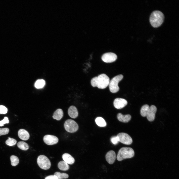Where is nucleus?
I'll use <instances>...</instances> for the list:
<instances>
[{"mask_svg": "<svg viewBox=\"0 0 179 179\" xmlns=\"http://www.w3.org/2000/svg\"><path fill=\"white\" fill-rule=\"evenodd\" d=\"M63 115V112L61 109H57L53 113L52 117L53 119L57 120H60Z\"/></svg>", "mask_w": 179, "mask_h": 179, "instance_id": "17", "label": "nucleus"}, {"mask_svg": "<svg viewBox=\"0 0 179 179\" xmlns=\"http://www.w3.org/2000/svg\"><path fill=\"white\" fill-rule=\"evenodd\" d=\"M8 123L9 120L8 118L5 117L2 120L0 121V126H3L4 124Z\"/></svg>", "mask_w": 179, "mask_h": 179, "instance_id": "29", "label": "nucleus"}, {"mask_svg": "<svg viewBox=\"0 0 179 179\" xmlns=\"http://www.w3.org/2000/svg\"><path fill=\"white\" fill-rule=\"evenodd\" d=\"M10 138V137H8V138Z\"/></svg>", "mask_w": 179, "mask_h": 179, "instance_id": "31", "label": "nucleus"}, {"mask_svg": "<svg viewBox=\"0 0 179 179\" xmlns=\"http://www.w3.org/2000/svg\"><path fill=\"white\" fill-rule=\"evenodd\" d=\"M134 155V152L132 148L124 147L119 149L116 158L118 161H121L126 159L132 158Z\"/></svg>", "mask_w": 179, "mask_h": 179, "instance_id": "3", "label": "nucleus"}, {"mask_svg": "<svg viewBox=\"0 0 179 179\" xmlns=\"http://www.w3.org/2000/svg\"><path fill=\"white\" fill-rule=\"evenodd\" d=\"M18 135L20 139L24 140H28L30 137V134L28 132L23 129H20L18 131Z\"/></svg>", "mask_w": 179, "mask_h": 179, "instance_id": "13", "label": "nucleus"}, {"mask_svg": "<svg viewBox=\"0 0 179 179\" xmlns=\"http://www.w3.org/2000/svg\"><path fill=\"white\" fill-rule=\"evenodd\" d=\"M117 58V56L115 53L111 52L105 53L101 57L102 60L107 63H111L115 61Z\"/></svg>", "mask_w": 179, "mask_h": 179, "instance_id": "8", "label": "nucleus"}, {"mask_svg": "<svg viewBox=\"0 0 179 179\" xmlns=\"http://www.w3.org/2000/svg\"><path fill=\"white\" fill-rule=\"evenodd\" d=\"M149 108V106L147 104H145L142 107L140 110V114L142 117H146Z\"/></svg>", "mask_w": 179, "mask_h": 179, "instance_id": "20", "label": "nucleus"}, {"mask_svg": "<svg viewBox=\"0 0 179 179\" xmlns=\"http://www.w3.org/2000/svg\"><path fill=\"white\" fill-rule=\"evenodd\" d=\"M95 122L97 125L100 127H105L106 125L105 120L101 117H97L95 119Z\"/></svg>", "mask_w": 179, "mask_h": 179, "instance_id": "19", "label": "nucleus"}, {"mask_svg": "<svg viewBox=\"0 0 179 179\" xmlns=\"http://www.w3.org/2000/svg\"><path fill=\"white\" fill-rule=\"evenodd\" d=\"M17 146L20 149L23 150H27L29 148L28 144L23 141L19 142L17 144Z\"/></svg>", "mask_w": 179, "mask_h": 179, "instance_id": "22", "label": "nucleus"}, {"mask_svg": "<svg viewBox=\"0 0 179 179\" xmlns=\"http://www.w3.org/2000/svg\"><path fill=\"white\" fill-rule=\"evenodd\" d=\"M164 18V15L162 12L159 10H155L153 11L150 15V22L154 27H158L162 24Z\"/></svg>", "mask_w": 179, "mask_h": 179, "instance_id": "2", "label": "nucleus"}, {"mask_svg": "<svg viewBox=\"0 0 179 179\" xmlns=\"http://www.w3.org/2000/svg\"><path fill=\"white\" fill-rule=\"evenodd\" d=\"M68 114L69 116L73 118H75L78 116V113L77 109L74 106H71L68 108Z\"/></svg>", "mask_w": 179, "mask_h": 179, "instance_id": "14", "label": "nucleus"}, {"mask_svg": "<svg viewBox=\"0 0 179 179\" xmlns=\"http://www.w3.org/2000/svg\"><path fill=\"white\" fill-rule=\"evenodd\" d=\"M45 179H57L56 177L54 175H51L46 177Z\"/></svg>", "mask_w": 179, "mask_h": 179, "instance_id": "30", "label": "nucleus"}, {"mask_svg": "<svg viewBox=\"0 0 179 179\" xmlns=\"http://www.w3.org/2000/svg\"><path fill=\"white\" fill-rule=\"evenodd\" d=\"M117 117L119 121L125 123L128 122L131 118V116L130 114L123 115L121 113H119L117 114Z\"/></svg>", "mask_w": 179, "mask_h": 179, "instance_id": "15", "label": "nucleus"}, {"mask_svg": "<svg viewBox=\"0 0 179 179\" xmlns=\"http://www.w3.org/2000/svg\"><path fill=\"white\" fill-rule=\"evenodd\" d=\"M111 141L113 144L114 145H116L118 144L119 142V139L117 136H113L111 137Z\"/></svg>", "mask_w": 179, "mask_h": 179, "instance_id": "27", "label": "nucleus"}, {"mask_svg": "<svg viewBox=\"0 0 179 179\" xmlns=\"http://www.w3.org/2000/svg\"><path fill=\"white\" fill-rule=\"evenodd\" d=\"M54 175L56 177L57 179H65L69 177V175L68 174L64 173H61L59 172H55Z\"/></svg>", "mask_w": 179, "mask_h": 179, "instance_id": "23", "label": "nucleus"}, {"mask_svg": "<svg viewBox=\"0 0 179 179\" xmlns=\"http://www.w3.org/2000/svg\"><path fill=\"white\" fill-rule=\"evenodd\" d=\"M117 136L119 139V141L125 144L129 145L133 142L131 137L128 134L124 133H119Z\"/></svg>", "mask_w": 179, "mask_h": 179, "instance_id": "7", "label": "nucleus"}, {"mask_svg": "<svg viewBox=\"0 0 179 179\" xmlns=\"http://www.w3.org/2000/svg\"><path fill=\"white\" fill-rule=\"evenodd\" d=\"M123 78L122 75H119L114 77L110 81L108 85L110 90L111 92L115 93L119 90V88L118 84Z\"/></svg>", "mask_w": 179, "mask_h": 179, "instance_id": "4", "label": "nucleus"}, {"mask_svg": "<svg viewBox=\"0 0 179 179\" xmlns=\"http://www.w3.org/2000/svg\"><path fill=\"white\" fill-rule=\"evenodd\" d=\"M45 84V82L43 79H38L36 82L34 86L35 88L37 89H41L44 86Z\"/></svg>", "mask_w": 179, "mask_h": 179, "instance_id": "21", "label": "nucleus"}, {"mask_svg": "<svg viewBox=\"0 0 179 179\" xmlns=\"http://www.w3.org/2000/svg\"><path fill=\"white\" fill-rule=\"evenodd\" d=\"M7 108L4 106L2 105H0V114H6L7 111Z\"/></svg>", "mask_w": 179, "mask_h": 179, "instance_id": "28", "label": "nucleus"}, {"mask_svg": "<svg viewBox=\"0 0 179 179\" xmlns=\"http://www.w3.org/2000/svg\"><path fill=\"white\" fill-rule=\"evenodd\" d=\"M17 141L13 138H8L5 141L6 144L8 145L12 146L15 145Z\"/></svg>", "mask_w": 179, "mask_h": 179, "instance_id": "25", "label": "nucleus"}, {"mask_svg": "<svg viewBox=\"0 0 179 179\" xmlns=\"http://www.w3.org/2000/svg\"><path fill=\"white\" fill-rule=\"evenodd\" d=\"M110 81V79L107 75L102 74L93 78L91 80V84L93 87H97L99 89H103L108 85Z\"/></svg>", "mask_w": 179, "mask_h": 179, "instance_id": "1", "label": "nucleus"}, {"mask_svg": "<svg viewBox=\"0 0 179 179\" xmlns=\"http://www.w3.org/2000/svg\"><path fill=\"white\" fill-rule=\"evenodd\" d=\"M43 140L46 144L51 145L57 143L58 141V139L55 136L47 134L44 136Z\"/></svg>", "mask_w": 179, "mask_h": 179, "instance_id": "9", "label": "nucleus"}, {"mask_svg": "<svg viewBox=\"0 0 179 179\" xmlns=\"http://www.w3.org/2000/svg\"><path fill=\"white\" fill-rule=\"evenodd\" d=\"M37 161L39 166L43 169L48 170L50 167V162L49 159L45 155L39 156L37 158Z\"/></svg>", "mask_w": 179, "mask_h": 179, "instance_id": "5", "label": "nucleus"}, {"mask_svg": "<svg viewBox=\"0 0 179 179\" xmlns=\"http://www.w3.org/2000/svg\"><path fill=\"white\" fill-rule=\"evenodd\" d=\"M10 159L11 165L13 166H16L19 162V160L18 157L14 155H12L10 156Z\"/></svg>", "mask_w": 179, "mask_h": 179, "instance_id": "24", "label": "nucleus"}, {"mask_svg": "<svg viewBox=\"0 0 179 179\" xmlns=\"http://www.w3.org/2000/svg\"><path fill=\"white\" fill-rule=\"evenodd\" d=\"M58 166L60 170L62 171H67L69 168V166L68 164L64 161H60L58 163Z\"/></svg>", "mask_w": 179, "mask_h": 179, "instance_id": "18", "label": "nucleus"}, {"mask_svg": "<svg viewBox=\"0 0 179 179\" xmlns=\"http://www.w3.org/2000/svg\"><path fill=\"white\" fill-rule=\"evenodd\" d=\"M105 159L110 164H112L115 162L116 156L115 152L113 150H111L106 154Z\"/></svg>", "mask_w": 179, "mask_h": 179, "instance_id": "12", "label": "nucleus"}, {"mask_svg": "<svg viewBox=\"0 0 179 179\" xmlns=\"http://www.w3.org/2000/svg\"><path fill=\"white\" fill-rule=\"evenodd\" d=\"M64 161L67 164L72 165L74 163L75 160L74 158L68 153H65L62 156Z\"/></svg>", "mask_w": 179, "mask_h": 179, "instance_id": "16", "label": "nucleus"}, {"mask_svg": "<svg viewBox=\"0 0 179 179\" xmlns=\"http://www.w3.org/2000/svg\"><path fill=\"white\" fill-rule=\"evenodd\" d=\"M66 130L68 132L73 133L78 130L79 126L77 123L71 119L67 120L64 124Z\"/></svg>", "mask_w": 179, "mask_h": 179, "instance_id": "6", "label": "nucleus"}, {"mask_svg": "<svg viewBox=\"0 0 179 179\" xmlns=\"http://www.w3.org/2000/svg\"><path fill=\"white\" fill-rule=\"evenodd\" d=\"M157 110V108L154 105H151L150 107L146 116L148 121L152 122L155 119V114Z\"/></svg>", "mask_w": 179, "mask_h": 179, "instance_id": "11", "label": "nucleus"}, {"mask_svg": "<svg viewBox=\"0 0 179 179\" xmlns=\"http://www.w3.org/2000/svg\"><path fill=\"white\" fill-rule=\"evenodd\" d=\"M127 103L128 102L126 99L121 98H117L114 99L113 102L114 107L118 109L124 108Z\"/></svg>", "mask_w": 179, "mask_h": 179, "instance_id": "10", "label": "nucleus"}, {"mask_svg": "<svg viewBox=\"0 0 179 179\" xmlns=\"http://www.w3.org/2000/svg\"><path fill=\"white\" fill-rule=\"evenodd\" d=\"M9 132V129L7 128H0V136L7 134Z\"/></svg>", "mask_w": 179, "mask_h": 179, "instance_id": "26", "label": "nucleus"}]
</instances>
